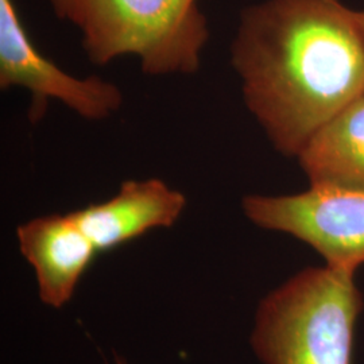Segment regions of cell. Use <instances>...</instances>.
Returning a JSON list of instances; mask_svg holds the SVG:
<instances>
[{
  "label": "cell",
  "instance_id": "52a82bcc",
  "mask_svg": "<svg viewBox=\"0 0 364 364\" xmlns=\"http://www.w3.org/2000/svg\"><path fill=\"white\" fill-rule=\"evenodd\" d=\"M186 197L159 178L127 180L109 200L73 210L82 231L97 251L119 247L132 239L174 225Z\"/></svg>",
  "mask_w": 364,
  "mask_h": 364
},
{
  "label": "cell",
  "instance_id": "8992f818",
  "mask_svg": "<svg viewBox=\"0 0 364 364\" xmlns=\"http://www.w3.org/2000/svg\"><path fill=\"white\" fill-rule=\"evenodd\" d=\"M16 239L36 272L39 299L55 309L72 299L81 277L99 254L73 212L26 221L16 228Z\"/></svg>",
  "mask_w": 364,
  "mask_h": 364
},
{
  "label": "cell",
  "instance_id": "9c48e42d",
  "mask_svg": "<svg viewBox=\"0 0 364 364\" xmlns=\"http://www.w3.org/2000/svg\"><path fill=\"white\" fill-rule=\"evenodd\" d=\"M358 15H359V22H360V26H362V30H363L364 36V10L363 11H358Z\"/></svg>",
  "mask_w": 364,
  "mask_h": 364
},
{
  "label": "cell",
  "instance_id": "6da1fadb",
  "mask_svg": "<svg viewBox=\"0 0 364 364\" xmlns=\"http://www.w3.org/2000/svg\"><path fill=\"white\" fill-rule=\"evenodd\" d=\"M231 63L274 147L297 156L364 95V36L340 0H266L240 15Z\"/></svg>",
  "mask_w": 364,
  "mask_h": 364
},
{
  "label": "cell",
  "instance_id": "277c9868",
  "mask_svg": "<svg viewBox=\"0 0 364 364\" xmlns=\"http://www.w3.org/2000/svg\"><path fill=\"white\" fill-rule=\"evenodd\" d=\"M242 205L254 224L297 237L328 266L364 264V191L311 185L299 195L247 196Z\"/></svg>",
  "mask_w": 364,
  "mask_h": 364
},
{
  "label": "cell",
  "instance_id": "3957f363",
  "mask_svg": "<svg viewBox=\"0 0 364 364\" xmlns=\"http://www.w3.org/2000/svg\"><path fill=\"white\" fill-rule=\"evenodd\" d=\"M363 308L355 270L304 269L260 302L252 348L264 364H353Z\"/></svg>",
  "mask_w": 364,
  "mask_h": 364
},
{
  "label": "cell",
  "instance_id": "30bf717a",
  "mask_svg": "<svg viewBox=\"0 0 364 364\" xmlns=\"http://www.w3.org/2000/svg\"><path fill=\"white\" fill-rule=\"evenodd\" d=\"M115 364H127V363H126V362H123V360H122V359H120V358H117V359H115Z\"/></svg>",
  "mask_w": 364,
  "mask_h": 364
},
{
  "label": "cell",
  "instance_id": "7a4b0ae2",
  "mask_svg": "<svg viewBox=\"0 0 364 364\" xmlns=\"http://www.w3.org/2000/svg\"><path fill=\"white\" fill-rule=\"evenodd\" d=\"M55 16L81 33L92 64L135 55L149 76H189L209 39L198 0H49Z\"/></svg>",
  "mask_w": 364,
  "mask_h": 364
},
{
  "label": "cell",
  "instance_id": "ba28073f",
  "mask_svg": "<svg viewBox=\"0 0 364 364\" xmlns=\"http://www.w3.org/2000/svg\"><path fill=\"white\" fill-rule=\"evenodd\" d=\"M297 158L311 185L364 191V95L317 131Z\"/></svg>",
  "mask_w": 364,
  "mask_h": 364
},
{
  "label": "cell",
  "instance_id": "5b68a950",
  "mask_svg": "<svg viewBox=\"0 0 364 364\" xmlns=\"http://www.w3.org/2000/svg\"><path fill=\"white\" fill-rule=\"evenodd\" d=\"M25 88L33 96L30 117L38 122L48 102L57 100L88 120H103L123 105V93L97 76L66 73L39 52L28 37L14 0H0V88Z\"/></svg>",
  "mask_w": 364,
  "mask_h": 364
}]
</instances>
